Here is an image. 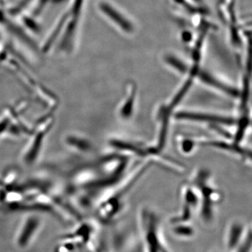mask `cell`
I'll list each match as a JSON object with an SVG mask.
<instances>
[{
    "mask_svg": "<svg viewBox=\"0 0 252 252\" xmlns=\"http://www.w3.org/2000/svg\"><path fill=\"white\" fill-rule=\"evenodd\" d=\"M39 220L36 218H29L22 225L21 231L16 239L18 246L21 248H27L28 244L31 243L32 239L35 236L36 232L39 228Z\"/></svg>",
    "mask_w": 252,
    "mask_h": 252,
    "instance_id": "obj_1",
    "label": "cell"
}]
</instances>
